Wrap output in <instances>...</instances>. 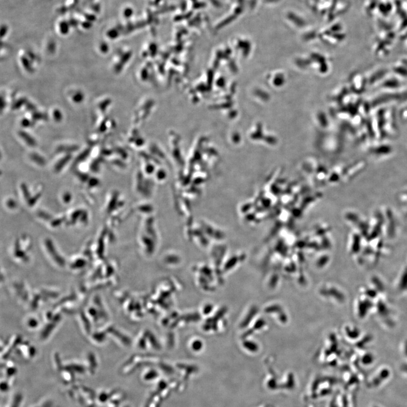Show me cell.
<instances>
[{"mask_svg":"<svg viewBox=\"0 0 407 407\" xmlns=\"http://www.w3.org/2000/svg\"><path fill=\"white\" fill-rule=\"evenodd\" d=\"M8 28L6 25H3L2 26L1 28V34L2 37H3L4 35H6L8 32Z\"/></svg>","mask_w":407,"mask_h":407,"instance_id":"4","label":"cell"},{"mask_svg":"<svg viewBox=\"0 0 407 407\" xmlns=\"http://www.w3.org/2000/svg\"><path fill=\"white\" fill-rule=\"evenodd\" d=\"M92 22L90 21H88L87 20H85V21H83L81 22V24L82 27L85 29H89L91 28L92 26Z\"/></svg>","mask_w":407,"mask_h":407,"instance_id":"2","label":"cell"},{"mask_svg":"<svg viewBox=\"0 0 407 407\" xmlns=\"http://www.w3.org/2000/svg\"><path fill=\"white\" fill-rule=\"evenodd\" d=\"M71 25L69 21L63 20L60 22L59 24V30L60 32L63 35H66L69 33Z\"/></svg>","mask_w":407,"mask_h":407,"instance_id":"1","label":"cell"},{"mask_svg":"<svg viewBox=\"0 0 407 407\" xmlns=\"http://www.w3.org/2000/svg\"><path fill=\"white\" fill-rule=\"evenodd\" d=\"M85 19L88 21L94 22L96 20V16L93 15H86L85 16Z\"/></svg>","mask_w":407,"mask_h":407,"instance_id":"3","label":"cell"}]
</instances>
